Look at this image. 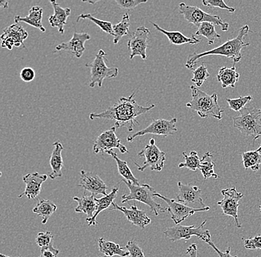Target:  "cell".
<instances>
[{
    "label": "cell",
    "instance_id": "1",
    "mask_svg": "<svg viewBox=\"0 0 261 257\" xmlns=\"http://www.w3.org/2000/svg\"><path fill=\"white\" fill-rule=\"evenodd\" d=\"M135 92L128 97H121L120 100L102 113H92L89 115L91 120L95 119H104L115 121L116 128L127 127L128 131H133L135 125L139 124L137 117L144 115L154 108L155 105L142 106L135 100Z\"/></svg>",
    "mask_w": 261,
    "mask_h": 257
},
{
    "label": "cell",
    "instance_id": "2",
    "mask_svg": "<svg viewBox=\"0 0 261 257\" xmlns=\"http://www.w3.org/2000/svg\"><path fill=\"white\" fill-rule=\"evenodd\" d=\"M251 32L250 27L248 25H245L241 27L239 30V33L236 38L232 40H228L225 42L223 45L214 48L210 50L203 52V53H193L189 56L187 62L186 63V68L188 69L192 70L195 67L196 63L204 58V56H211V55H219L225 58L233 60L234 64L239 63L242 60L241 50L246 47L251 45L249 42L244 41L245 37Z\"/></svg>",
    "mask_w": 261,
    "mask_h": 257
},
{
    "label": "cell",
    "instance_id": "3",
    "mask_svg": "<svg viewBox=\"0 0 261 257\" xmlns=\"http://www.w3.org/2000/svg\"><path fill=\"white\" fill-rule=\"evenodd\" d=\"M189 89L192 91V99L186 105L187 108L197 111V115L201 118L214 117L218 120L223 119L224 110L218 104L216 93L210 95L194 85H191Z\"/></svg>",
    "mask_w": 261,
    "mask_h": 257
},
{
    "label": "cell",
    "instance_id": "4",
    "mask_svg": "<svg viewBox=\"0 0 261 257\" xmlns=\"http://www.w3.org/2000/svg\"><path fill=\"white\" fill-rule=\"evenodd\" d=\"M124 183L129 189L128 194L122 196V203H128L130 201H138L144 203L151 209V213L155 216L159 215V213H165L167 208L163 207L161 204L155 201V193H156L154 188L147 184L143 185H134L129 181L123 180Z\"/></svg>",
    "mask_w": 261,
    "mask_h": 257
},
{
    "label": "cell",
    "instance_id": "5",
    "mask_svg": "<svg viewBox=\"0 0 261 257\" xmlns=\"http://www.w3.org/2000/svg\"><path fill=\"white\" fill-rule=\"evenodd\" d=\"M241 115L233 118L234 127L245 136H252L253 141L261 136V108L249 107L241 110Z\"/></svg>",
    "mask_w": 261,
    "mask_h": 257
},
{
    "label": "cell",
    "instance_id": "6",
    "mask_svg": "<svg viewBox=\"0 0 261 257\" xmlns=\"http://www.w3.org/2000/svg\"><path fill=\"white\" fill-rule=\"evenodd\" d=\"M107 53L103 50H99L91 63H86V67L90 68L91 79L89 83L90 88H94L98 85L102 88L104 79L117 77L119 74L118 68L116 67L109 68L106 63V56Z\"/></svg>",
    "mask_w": 261,
    "mask_h": 257
},
{
    "label": "cell",
    "instance_id": "7",
    "mask_svg": "<svg viewBox=\"0 0 261 257\" xmlns=\"http://www.w3.org/2000/svg\"><path fill=\"white\" fill-rule=\"evenodd\" d=\"M179 13L184 16L186 20L189 23L193 24L197 27L203 22H211L214 25L220 26L223 32H228L229 24L225 22L219 16L208 14L197 6H189L182 3L179 5Z\"/></svg>",
    "mask_w": 261,
    "mask_h": 257
},
{
    "label": "cell",
    "instance_id": "8",
    "mask_svg": "<svg viewBox=\"0 0 261 257\" xmlns=\"http://www.w3.org/2000/svg\"><path fill=\"white\" fill-rule=\"evenodd\" d=\"M206 222V220L204 221L198 227H195V225L184 226L176 224L175 226L168 229L164 232V234L167 239L174 242L180 240H189L194 236L207 242L211 240V234L210 231L203 229Z\"/></svg>",
    "mask_w": 261,
    "mask_h": 257
},
{
    "label": "cell",
    "instance_id": "9",
    "mask_svg": "<svg viewBox=\"0 0 261 257\" xmlns=\"http://www.w3.org/2000/svg\"><path fill=\"white\" fill-rule=\"evenodd\" d=\"M138 155L145 158L144 163L142 165L134 162L140 172H144L148 167L155 172H160L163 170L166 160V154L156 146L154 139H150L149 144L147 145Z\"/></svg>",
    "mask_w": 261,
    "mask_h": 257
},
{
    "label": "cell",
    "instance_id": "10",
    "mask_svg": "<svg viewBox=\"0 0 261 257\" xmlns=\"http://www.w3.org/2000/svg\"><path fill=\"white\" fill-rule=\"evenodd\" d=\"M116 129L117 128L115 126L112 127L110 129L104 131L98 136L94 140V146H93L94 154H97L101 153L102 154H108L111 151H114V149L120 150L121 154L128 153V149L122 144L121 140L116 134Z\"/></svg>",
    "mask_w": 261,
    "mask_h": 257
},
{
    "label": "cell",
    "instance_id": "11",
    "mask_svg": "<svg viewBox=\"0 0 261 257\" xmlns=\"http://www.w3.org/2000/svg\"><path fill=\"white\" fill-rule=\"evenodd\" d=\"M177 123V118L171 119V120L158 119L154 120L148 127L144 129L139 131L138 132L132 135H128L127 141L132 142L134 139L138 136H143L146 134L158 135V136H169L177 132V128L176 124Z\"/></svg>",
    "mask_w": 261,
    "mask_h": 257
},
{
    "label": "cell",
    "instance_id": "12",
    "mask_svg": "<svg viewBox=\"0 0 261 257\" xmlns=\"http://www.w3.org/2000/svg\"><path fill=\"white\" fill-rule=\"evenodd\" d=\"M221 193L223 196V199L218 202V206L221 208L223 214L225 216H231L236 222L237 227L241 229V224L240 223L238 216V207L240 206V201L244 197V195L237 191L236 187L222 190Z\"/></svg>",
    "mask_w": 261,
    "mask_h": 257
},
{
    "label": "cell",
    "instance_id": "13",
    "mask_svg": "<svg viewBox=\"0 0 261 257\" xmlns=\"http://www.w3.org/2000/svg\"><path fill=\"white\" fill-rule=\"evenodd\" d=\"M155 197L160 198L166 202V204L168 205V212L171 214V219L174 221L175 224L181 223L189 216L194 215L195 213L210 211V207L208 206L205 208H202V209H194V208L188 207L179 202H176L174 199L166 197L158 193H155Z\"/></svg>",
    "mask_w": 261,
    "mask_h": 257
},
{
    "label": "cell",
    "instance_id": "14",
    "mask_svg": "<svg viewBox=\"0 0 261 257\" xmlns=\"http://www.w3.org/2000/svg\"><path fill=\"white\" fill-rule=\"evenodd\" d=\"M177 185L179 193L177 199L179 203L194 209H202L207 207L201 197L202 190L198 187L190 184H182L181 182H178Z\"/></svg>",
    "mask_w": 261,
    "mask_h": 257
},
{
    "label": "cell",
    "instance_id": "15",
    "mask_svg": "<svg viewBox=\"0 0 261 257\" xmlns=\"http://www.w3.org/2000/svg\"><path fill=\"white\" fill-rule=\"evenodd\" d=\"M149 34L150 31L144 26L138 27L134 32L128 42V48L130 50V60H133L137 56H141L143 60H146Z\"/></svg>",
    "mask_w": 261,
    "mask_h": 257
},
{
    "label": "cell",
    "instance_id": "16",
    "mask_svg": "<svg viewBox=\"0 0 261 257\" xmlns=\"http://www.w3.org/2000/svg\"><path fill=\"white\" fill-rule=\"evenodd\" d=\"M29 37V33L26 32L22 25L19 24H13L8 26L3 31L1 35L2 47L12 50L14 47L19 48L22 45L25 48L24 41Z\"/></svg>",
    "mask_w": 261,
    "mask_h": 257
},
{
    "label": "cell",
    "instance_id": "17",
    "mask_svg": "<svg viewBox=\"0 0 261 257\" xmlns=\"http://www.w3.org/2000/svg\"><path fill=\"white\" fill-rule=\"evenodd\" d=\"M78 186L89 191L94 196L101 194L105 196L108 195L106 193L107 185L97 174L93 172L81 170V182Z\"/></svg>",
    "mask_w": 261,
    "mask_h": 257
},
{
    "label": "cell",
    "instance_id": "18",
    "mask_svg": "<svg viewBox=\"0 0 261 257\" xmlns=\"http://www.w3.org/2000/svg\"><path fill=\"white\" fill-rule=\"evenodd\" d=\"M109 210H111V211L117 210V211H121L130 223L133 224L134 225L138 226L142 229H146V226H148L151 222V219L146 215V212L144 211L138 209L136 205H133L130 208H127L120 207L118 205L114 203Z\"/></svg>",
    "mask_w": 261,
    "mask_h": 257
},
{
    "label": "cell",
    "instance_id": "19",
    "mask_svg": "<svg viewBox=\"0 0 261 257\" xmlns=\"http://www.w3.org/2000/svg\"><path fill=\"white\" fill-rule=\"evenodd\" d=\"M91 40V36L87 33H73L72 38L67 42H63L56 47L57 50H65L80 59L86 50L85 43Z\"/></svg>",
    "mask_w": 261,
    "mask_h": 257
},
{
    "label": "cell",
    "instance_id": "20",
    "mask_svg": "<svg viewBox=\"0 0 261 257\" xmlns=\"http://www.w3.org/2000/svg\"><path fill=\"white\" fill-rule=\"evenodd\" d=\"M47 179L48 176L40 175L38 172L24 176L22 180L25 184V189L23 193L18 196V198L25 196L29 199H35L40 194L42 183H45Z\"/></svg>",
    "mask_w": 261,
    "mask_h": 257
},
{
    "label": "cell",
    "instance_id": "21",
    "mask_svg": "<svg viewBox=\"0 0 261 257\" xmlns=\"http://www.w3.org/2000/svg\"><path fill=\"white\" fill-rule=\"evenodd\" d=\"M50 3L53 6L55 14L49 17V23L51 27H57L58 32L60 34H63L65 32L64 26L67 23V19L71 15V9L69 8L63 9L55 0L50 1Z\"/></svg>",
    "mask_w": 261,
    "mask_h": 257
},
{
    "label": "cell",
    "instance_id": "22",
    "mask_svg": "<svg viewBox=\"0 0 261 257\" xmlns=\"http://www.w3.org/2000/svg\"><path fill=\"white\" fill-rule=\"evenodd\" d=\"M54 149L50 157V165L51 167V173L49 175L51 180H55L63 176L62 169L63 167V159L62 157V151L64 150L63 145L60 141H56L53 144Z\"/></svg>",
    "mask_w": 261,
    "mask_h": 257
},
{
    "label": "cell",
    "instance_id": "23",
    "mask_svg": "<svg viewBox=\"0 0 261 257\" xmlns=\"http://www.w3.org/2000/svg\"><path fill=\"white\" fill-rule=\"evenodd\" d=\"M42 14H43V9L42 8H40V6H34L29 10V15L26 17H22L20 16H16L14 17V22L16 24L24 22L28 25L38 28L42 32H45V28L42 23Z\"/></svg>",
    "mask_w": 261,
    "mask_h": 257
},
{
    "label": "cell",
    "instance_id": "24",
    "mask_svg": "<svg viewBox=\"0 0 261 257\" xmlns=\"http://www.w3.org/2000/svg\"><path fill=\"white\" fill-rule=\"evenodd\" d=\"M119 191V186H114L112 191H111L110 193L107 195V196H103V197L95 198L96 204H97V208H96V211L94 213V216L91 219H86V221L89 224V226L91 225H97L98 224L96 222V219H97V216L100 214L102 211L104 210L107 209V208H110L112 205L114 203V200L117 197V193Z\"/></svg>",
    "mask_w": 261,
    "mask_h": 257
},
{
    "label": "cell",
    "instance_id": "25",
    "mask_svg": "<svg viewBox=\"0 0 261 257\" xmlns=\"http://www.w3.org/2000/svg\"><path fill=\"white\" fill-rule=\"evenodd\" d=\"M151 24H152L156 30L159 31L160 32L166 35V37L169 39V42L173 44V45H184V44L195 45V44L200 43L201 42V40L196 38L195 35L192 36V37H187L184 34L181 33V32H168V31L164 30L162 27H160L158 24L154 23V22H151Z\"/></svg>",
    "mask_w": 261,
    "mask_h": 257
},
{
    "label": "cell",
    "instance_id": "26",
    "mask_svg": "<svg viewBox=\"0 0 261 257\" xmlns=\"http://www.w3.org/2000/svg\"><path fill=\"white\" fill-rule=\"evenodd\" d=\"M73 199L78 203L77 207L75 208V212L86 214L87 215L86 219L93 217L97 208L94 195H87L85 193L81 198L74 196Z\"/></svg>",
    "mask_w": 261,
    "mask_h": 257
},
{
    "label": "cell",
    "instance_id": "27",
    "mask_svg": "<svg viewBox=\"0 0 261 257\" xmlns=\"http://www.w3.org/2000/svg\"><path fill=\"white\" fill-rule=\"evenodd\" d=\"M98 245L100 253H103L106 256H130L129 252L125 250V248H122L119 244L106 240L104 238H99L98 240Z\"/></svg>",
    "mask_w": 261,
    "mask_h": 257
},
{
    "label": "cell",
    "instance_id": "28",
    "mask_svg": "<svg viewBox=\"0 0 261 257\" xmlns=\"http://www.w3.org/2000/svg\"><path fill=\"white\" fill-rule=\"evenodd\" d=\"M217 78L218 80L221 82L222 88L223 89H227L228 87L234 89L236 83L239 80L240 74H238L236 67L234 65L230 68L227 67L220 68Z\"/></svg>",
    "mask_w": 261,
    "mask_h": 257
},
{
    "label": "cell",
    "instance_id": "29",
    "mask_svg": "<svg viewBox=\"0 0 261 257\" xmlns=\"http://www.w3.org/2000/svg\"><path fill=\"white\" fill-rule=\"evenodd\" d=\"M56 205L50 200L42 199L37 203V206L33 209V212L42 217V223L45 224L50 216L56 212Z\"/></svg>",
    "mask_w": 261,
    "mask_h": 257
},
{
    "label": "cell",
    "instance_id": "30",
    "mask_svg": "<svg viewBox=\"0 0 261 257\" xmlns=\"http://www.w3.org/2000/svg\"><path fill=\"white\" fill-rule=\"evenodd\" d=\"M108 154L112 156V158H113L114 160L116 161V162H117L118 173L120 174V175L121 176L124 180L129 181L130 183H133L134 185H140L139 180L135 177V175L132 174V172L130 170L129 167H128L127 162L120 159L118 156H117V153L114 152V151H111V152H109Z\"/></svg>",
    "mask_w": 261,
    "mask_h": 257
},
{
    "label": "cell",
    "instance_id": "31",
    "mask_svg": "<svg viewBox=\"0 0 261 257\" xmlns=\"http://www.w3.org/2000/svg\"><path fill=\"white\" fill-rule=\"evenodd\" d=\"M242 158L245 168L252 169L254 172L259 170L261 165V145L255 151L244 152Z\"/></svg>",
    "mask_w": 261,
    "mask_h": 257
},
{
    "label": "cell",
    "instance_id": "32",
    "mask_svg": "<svg viewBox=\"0 0 261 257\" xmlns=\"http://www.w3.org/2000/svg\"><path fill=\"white\" fill-rule=\"evenodd\" d=\"M195 36H202L205 37L208 40V45H211L214 43L216 39L221 37L215 30V25L211 22H203L197 27V32L194 34Z\"/></svg>",
    "mask_w": 261,
    "mask_h": 257
},
{
    "label": "cell",
    "instance_id": "33",
    "mask_svg": "<svg viewBox=\"0 0 261 257\" xmlns=\"http://www.w3.org/2000/svg\"><path fill=\"white\" fill-rule=\"evenodd\" d=\"M212 153L207 152L204 154L203 158L200 160V165L199 167V170L201 172L203 178L205 180H208L210 177H214V178L218 179V176L215 172L214 167H215V162L212 160Z\"/></svg>",
    "mask_w": 261,
    "mask_h": 257
},
{
    "label": "cell",
    "instance_id": "34",
    "mask_svg": "<svg viewBox=\"0 0 261 257\" xmlns=\"http://www.w3.org/2000/svg\"><path fill=\"white\" fill-rule=\"evenodd\" d=\"M130 17L128 13L122 16V20L113 25L114 43L117 44L124 36L129 35Z\"/></svg>",
    "mask_w": 261,
    "mask_h": 257
},
{
    "label": "cell",
    "instance_id": "35",
    "mask_svg": "<svg viewBox=\"0 0 261 257\" xmlns=\"http://www.w3.org/2000/svg\"><path fill=\"white\" fill-rule=\"evenodd\" d=\"M81 19H89V20L94 22L95 25H97L102 32H106V34H110V35L114 36L113 25H112V22L98 19L97 18L93 17L91 14H81V15L78 16L77 18H76V22H79Z\"/></svg>",
    "mask_w": 261,
    "mask_h": 257
},
{
    "label": "cell",
    "instance_id": "36",
    "mask_svg": "<svg viewBox=\"0 0 261 257\" xmlns=\"http://www.w3.org/2000/svg\"><path fill=\"white\" fill-rule=\"evenodd\" d=\"M182 155L184 159H185V162L179 164V168L187 167V168L193 170V172H196L197 169H199L201 159L199 158L196 151H191L189 155H188L187 151H184V152L182 153Z\"/></svg>",
    "mask_w": 261,
    "mask_h": 257
},
{
    "label": "cell",
    "instance_id": "37",
    "mask_svg": "<svg viewBox=\"0 0 261 257\" xmlns=\"http://www.w3.org/2000/svg\"><path fill=\"white\" fill-rule=\"evenodd\" d=\"M192 72H193V78L192 79V82L195 83L197 88L201 87L203 82L210 76L208 68L205 63H202L195 70H193Z\"/></svg>",
    "mask_w": 261,
    "mask_h": 257
},
{
    "label": "cell",
    "instance_id": "38",
    "mask_svg": "<svg viewBox=\"0 0 261 257\" xmlns=\"http://www.w3.org/2000/svg\"><path fill=\"white\" fill-rule=\"evenodd\" d=\"M252 100V97L251 95L240 97L239 98L237 99H226L229 108L236 112H241Z\"/></svg>",
    "mask_w": 261,
    "mask_h": 257
},
{
    "label": "cell",
    "instance_id": "39",
    "mask_svg": "<svg viewBox=\"0 0 261 257\" xmlns=\"http://www.w3.org/2000/svg\"><path fill=\"white\" fill-rule=\"evenodd\" d=\"M53 241L54 236L50 232L39 233L36 237V243L41 248L53 245Z\"/></svg>",
    "mask_w": 261,
    "mask_h": 257
},
{
    "label": "cell",
    "instance_id": "40",
    "mask_svg": "<svg viewBox=\"0 0 261 257\" xmlns=\"http://www.w3.org/2000/svg\"><path fill=\"white\" fill-rule=\"evenodd\" d=\"M115 3L120 9L132 10L140 4L147 3V0H115Z\"/></svg>",
    "mask_w": 261,
    "mask_h": 257
},
{
    "label": "cell",
    "instance_id": "41",
    "mask_svg": "<svg viewBox=\"0 0 261 257\" xmlns=\"http://www.w3.org/2000/svg\"><path fill=\"white\" fill-rule=\"evenodd\" d=\"M125 248L129 252L130 257H145L143 249L135 241H128Z\"/></svg>",
    "mask_w": 261,
    "mask_h": 257
},
{
    "label": "cell",
    "instance_id": "42",
    "mask_svg": "<svg viewBox=\"0 0 261 257\" xmlns=\"http://www.w3.org/2000/svg\"><path fill=\"white\" fill-rule=\"evenodd\" d=\"M203 6H210V7L219 8L220 9H224L230 13H234L236 9L234 8L229 7L223 0H203L202 2Z\"/></svg>",
    "mask_w": 261,
    "mask_h": 257
},
{
    "label": "cell",
    "instance_id": "43",
    "mask_svg": "<svg viewBox=\"0 0 261 257\" xmlns=\"http://www.w3.org/2000/svg\"><path fill=\"white\" fill-rule=\"evenodd\" d=\"M244 248L249 250H261V235L244 240Z\"/></svg>",
    "mask_w": 261,
    "mask_h": 257
},
{
    "label": "cell",
    "instance_id": "44",
    "mask_svg": "<svg viewBox=\"0 0 261 257\" xmlns=\"http://www.w3.org/2000/svg\"><path fill=\"white\" fill-rule=\"evenodd\" d=\"M36 73L34 70L32 68H22V71H20V78L24 82H30L34 80L35 78Z\"/></svg>",
    "mask_w": 261,
    "mask_h": 257
},
{
    "label": "cell",
    "instance_id": "45",
    "mask_svg": "<svg viewBox=\"0 0 261 257\" xmlns=\"http://www.w3.org/2000/svg\"><path fill=\"white\" fill-rule=\"evenodd\" d=\"M59 253H60V250L54 248L53 245H50L49 246L43 247V248H41L40 257H57Z\"/></svg>",
    "mask_w": 261,
    "mask_h": 257
},
{
    "label": "cell",
    "instance_id": "46",
    "mask_svg": "<svg viewBox=\"0 0 261 257\" xmlns=\"http://www.w3.org/2000/svg\"><path fill=\"white\" fill-rule=\"evenodd\" d=\"M206 243L208 244L210 246H211L215 252H217V253H218V256L220 257H238L237 256H233V255L231 254V248H230V247H228V248L226 249V251L222 252L220 251L219 249L215 246V244L213 243V242H212V240L208 241Z\"/></svg>",
    "mask_w": 261,
    "mask_h": 257
},
{
    "label": "cell",
    "instance_id": "47",
    "mask_svg": "<svg viewBox=\"0 0 261 257\" xmlns=\"http://www.w3.org/2000/svg\"><path fill=\"white\" fill-rule=\"evenodd\" d=\"M197 252H198V250H197L196 244H192L187 250V253L189 255V257H197Z\"/></svg>",
    "mask_w": 261,
    "mask_h": 257
},
{
    "label": "cell",
    "instance_id": "48",
    "mask_svg": "<svg viewBox=\"0 0 261 257\" xmlns=\"http://www.w3.org/2000/svg\"><path fill=\"white\" fill-rule=\"evenodd\" d=\"M0 7L3 8V9H8V1H3L0 2Z\"/></svg>",
    "mask_w": 261,
    "mask_h": 257
},
{
    "label": "cell",
    "instance_id": "49",
    "mask_svg": "<svg viewBox=\"0 0 261 257\" xmlns=\"http://www.w3.org/2000/svg\"><path fill=\"white\" fill-rule=\"evenodd\" d=\"M98 2H99V1H94V2H92V1H84V2H83V3H89V4L94 5V4H96V3H97Z\"/></svg>",
    "mask_w": 261,
    "mask_h": 257
},
{
    "label": "cell",
    "instance_id": "50",
    "mask_svg": "<svg viewBox=\"0 0 261 257\" xmlns=\"http://www.w3.org/2000/svg\"><path fill=\"white\" fill-rule=\"evenodd\" d=\"M0 257H11V256H6V255H4V254H3V253H1V254H0Z\"/></svg>",
    "mask_w": 261,
    "mask_h": 257
},
{
    "label": "cell",
    "instance_id": "51",
    "mask_svg": "<svg viewBox=\"0 0 261 257\" xmlns=\"http://www.w3.org/2000/svg\"><path fill=\"white\" fill-rule=\"evenodd\" d=\"M260 214H261V206H260Z\"/></svg>",
    "mask_w": 261,
    "mask_h": 257
},
{
    "label": "cell",
    "instance_id": "52",
    "mask_svg": "<svg viewBox=\"0 0 261 257\" xmlns=\"http://www.w3.org/2000/svg\"><path fill=\"white\" fill-rule=\"evenodd\" d=\"M102 257H108L107 256H102Z\"/></svg>",
    "mask_w": 261,
    "mask_h": 257
}]
</instances>
